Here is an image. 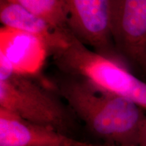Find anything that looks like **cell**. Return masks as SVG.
Masks as SVG:
<instances>
[{"label":"cell","instance_id":"cell-1","mask_svg":"<svg viewBox=\"0 0 146 146\" xmlns=\"http://www.w3.org/2000/svg\"><path fill=\"white\" fill-rule=\"evenodd\" d=\"M57 91L75 117L106 146H137L146 116L143 109L130 100L91 86L70 76Z\"/></svg>","mask_w":146,"mask_h":146},{"label":"cell","instance_id":"cell-2","mask_svg":"<svg viewBox=\"0 0 146 146\" xmlns=\"http://www.w3.org/2000/svg\"><path fill=\"white\" fill-rule=\"evenodd\" d=\"M55 89L37 83L31 76L16 72L10 62L0 55V108L71 136L75 116L54 94Z\"/></svg>","mask_w":146,"mask_h":146},{"label":"cell","instance_id":"cell-3","mask_svg":"<svg viewBox=\"0 0 146 146\" xmlns=\"http://www.w3.org/2000/svg\"><path fill=\"white\" fill-rule=\"evenodd\" d=\"M54 56L59 68L69 76L130 100L146 110L145 82L112 58L89 49L73 34L68 45Z\"/></svg>","mask_w":146,"mask_h":146},{"label":"cell","instance_id":"cell-4","mask_svg":"<svg viewBox=\"0 0 146 146\" xmlns=\"http://www.w3.org/2000/svg\"><path fill=\"white\" fill-rule=\"evenodd\" d=\"M70 31L85 45L107 56L112 40L114 0H64Z\"/></svg>","mask_w":146,"mask_h":146},{"label":"cell","instance_id":"cell-5","mask_svg":"<svg viewBox=\"0 0 146 146\" xmlns=\"http://www.w3.org/2000/svg\"><path fill=\"white\" fill-rule=\"evenodd\" d=\"M112 33L118 48L141 63L146 50V0H114Z\"/></svg>","mask_w":146,"mask_h":146},{"label":"cell","instance_id":"cell-6","mask_svg":"<svg viewBox=\"0 0 146 146\" xmlns=\"http://www.w3.org/2000/svg\"><path fill=\"white\" fill-rule=\"evenodd\" d=\"M0 146H106L87 143L31 123L0 108Z\"/></svg>","mask_w":146,"mask_h":146},{"label":"cell","instance_id":"cell-7","mask_svg":"<svg viewBox=\"0 0 146 146\" xmlns=\"http://www.w3.org/2000/svg\"><path fill=\"white\" fill-rule=\"evenodd\" d=\"M48 52L46 44L35 36L8 27L0 29V54L16 72L33 76L44 64Z\"/></svg>","mask_w":146,"mask_h":146},{"label":"cell","instance_id":"cell-8","mask_svg":"<svg viewBox=\"0 0 146 146\" xmlns=\"http://www.w3.org/2000/svg\"><path fill=\"white\" fill-rule=\"evenodd\" d=\"M0 21L2 27L31 34L46 44L50 52L54 54L68 44L72 32L63 33L17 3L0 0Z\"/></svg>","mask_w":146,"mask_h":146},{"label":"cell","instance_id":"cell-9","mask_svg":"<svg viewBox=\"0 0 146 146\" xmlns=\"http://www.w3.org/2000/svg\"><path fill=\"white\" fill-rule=\"evenodd\" d=\"M19 4L63 33L71 32L68 14L64 0H5Z\"/></svg>","mask_w":146,"mask_h":146},{"label":"cell","instance_id":"cell-10","mask_svg":"<svg viewBox=\"0 0 146 146\" xmlns=\"http://www.w3.org/2000/svg\"><path fill=\"white\" fill-rule=\"evenodd\" d=\"M137 146H146V118L140 129Z\"/></svg>","mask_w":146,"mask_h":146},{"label":"cell","instance_id":"cell-11","mask_svg":"<svg viewBox=\"0 0 146 146\" xmlns=\"http://www.w3.org/2000/svg\"><path fill=\"white\" fill-rule=\"evenodd\" d=\"M141 63H143L144 64L146 65V50L145 51V53H144V54H143V58H142Z\"/></svg>","mask_w":146,"mask_h":146}]
</instances>
